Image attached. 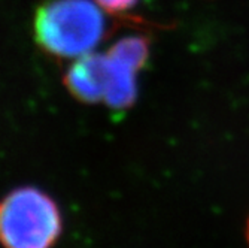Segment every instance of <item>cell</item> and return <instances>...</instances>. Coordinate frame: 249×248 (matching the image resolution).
<instances>
[{
    "instance_id": "6da1fadb",
    "label": "cell",
    "mask_w": 249,
    "mask_h": 248,
    "mask_svg": "<svg viewBox=\"0 0 249 248\" xmlns=\"http://www.w3.org/2000/svg\"><path fill=\"white\" fill-rule=\"evenodd\" d=\"M63 228L58 204L39 187H17L0 199L2 248H54Z\"/></svg>"
},
{
    "instance_id": "7a4b0ae2",
    "label": "cell",
    "mask_w": 249,
    "mask_h": 248,
    "mask_svg": "<svg viewBox=\"0 0 249 248\" xmlns=\"http://www.w3.org/2000/svg\"><path fill=\"white\" fill-rule=\"evenodd\" d=\"M36 38L58 57H84L105 35L100 6L91 0H53L36 17Z\"/></svg>"
},
{
    "instance_id": "3957f363",
    "label": "cell",
    "mask_w": 249,
    "mask_h": 248,
    "mask_svg": "<svg viewBox=\"0 0 249 248\" xmlns=\"http://www.w3.org/2000/svg\"><path fill=\"white\" fill-rule=\"evenodd\" d=\"M117 56L94 57L84 56L67 74L72 92L84 99H105L114 105L128 102L133 87V66L142 63L145 51L139 42L115 47Z\"/></svg>"
},
{
    "instance_id": "277c9868",
    "label": "cell",
    "mask_w": 249,
    "mask_h": 248,
    "mask_svg": "<svg viewBox=\"0 0 249 248\" xmlns=\"http://www.w3.org/2000/svg\"><path fill=\"white\" fill-rule=\"evenodd\" d=\"M94 2L105 11L109 12H123L133 8L138 0H94Z\"/></svg>"
},
{
    "instance_id": "5b68a950",
    "label": "cell",
    "mask_w": 249,
    "mask_h": 248,
    "mask_svg": "<svg viewBox=\"0 0 249 248\" xmlns=\"http://www.w3.org/2000/svg\"><path fill=\"white\" fill-rule=\"evenodd\" d=\"M246 241H248V247H249V218H248V224H246Z\"/></svg>"
}]
</instances>
